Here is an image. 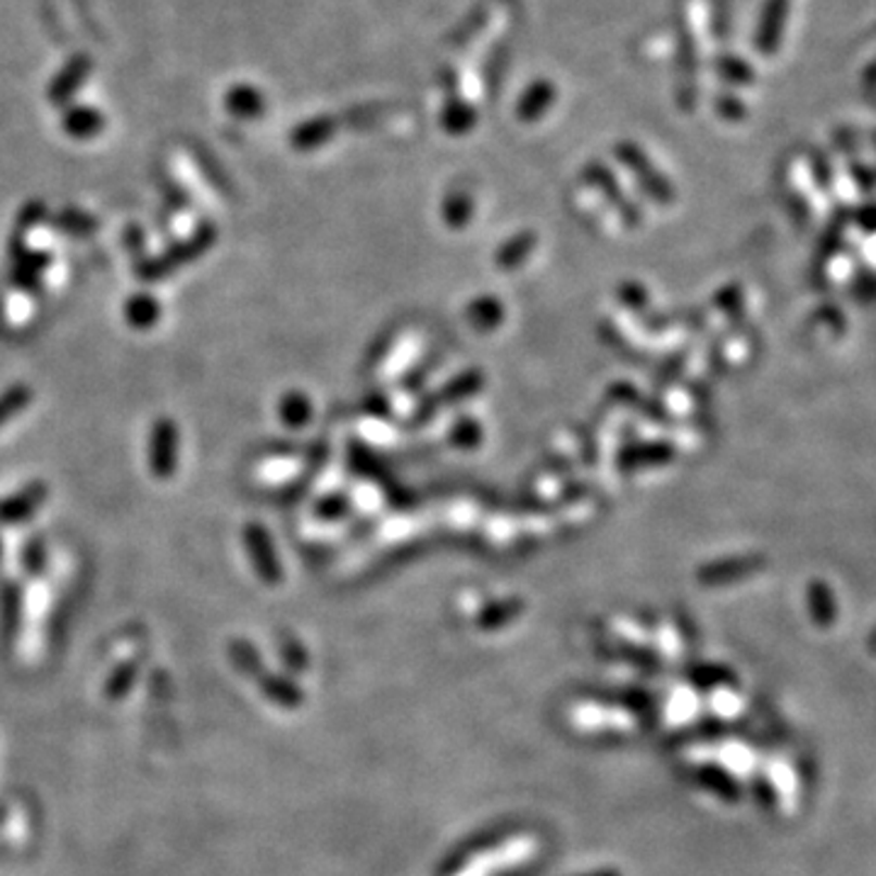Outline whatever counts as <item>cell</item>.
<instances>
[{
	"instance_id": "cell-1",
	"label": "cell",
	"mask_w": 876,
	"mask_h": 876,
	"mask_svg": "<svg viewBox=\"0 0 876 876\" xmlns=\"http://www.w3.org/2000/svg\"><path fill=\"white\" fill-rule=\"evenodd\" d=\"M217 241V231L213 227H203L198 229L193 237L180 241L178 246L168 249L166 254H158V256H151V258H142L137 264V276L147 280V283H156V280H164L170 274H176L180 266H188L198 261L200 256L205 254V251L213 246Z\"/></svg>"
},
{
	"instance_id": "cell-2",
	"label": "cell",
	"mask_w": 876,
	"mask_h": 876,
	"mask_svg": "<svg viewBox=\"0 0 876 876\" xmlns=\"http://www.w3.org/2000/svg\"><path fill=\"white\" fill-rule=\"evenodd\" d=\"M149 472L156 480H170L180 462V429L170 417H158L149 431Z\"/></svg>"
},
{
	"instance_id": "cell-3",
	"label": "cell",
	"mask_w": 876,
	"mask_h": 876,
	"mask_svg": "<svg viewBox=\"0 0 876 876\" xmlns=\"http://www.w3.org/2000/svg\"><path fill=\"white\" fill-rule=\"evenodd\" d=\"M244 548H246V556L251 560V566H254L258 580L270 584V587L280 584V580H283V568H280L278 550H276L274 538H270L266 526H261L258 521L246 523Z\"/></svg>"
},
{
	"instance_id": "cell-4",
	"label": "cell",
	"mask_w": 876,
	"mask_h": 876,
	"mask_svg": "<svg viewBox=\"0 0 876 876\" xmlns=\"http://www.w3.org/2000/svg\"><path fill=\"white\" fill-rule=\"evenodd\" d=\"M47 497H49L47 482H42V480L27 482L23 490H17L10 497L0 499V523H3V526H17V523L29 521L39 509L45 507Z\"/></svg>"
},
{
	"instance_id": "cell-5",
	"label": "cell",
	"mask_w": 876,
	"mask_h": 876,
	"mask_svg": "<svg viewBox=\"0 0 876 876\" xmlns=\"http://www.w3.org/2000/svg\"><path fill=\"white\" fill-rule=\"evenodd\" d=\"M533 850H536V842L531 838H521V840H513L509 845H502V848L492 850L487 854H482L475 862L470 864V869H475L480 874H487L490 869H497V867H509V864H517L529 860Z\"/></svg>"
},
{
	"instance_id": "cell-6",
	"label": "cell",
	"mask_w": 876,
	"mask_h": 876,
	"mask_svg": "<svg viewBox=\"0 0 876 876\" xmlns=\"http://www.w3.org/2000/svg\"><path fill=\"white\" fill-rule=\"evenodd\" d=\"M125 319L137 331L156 327L161 321V302L154 295H149V292H137V295L125 302Z\"/></svg>"
},
{
	"instance_id": "cell-7",
	"label": "cell",
	"mask_w": 876,
	"mask_h": 876,
	"mask_svg": "<svg viewBox=\"0 0 876 876\" xmlns=\"http://www.w3.org/2000/svg\"><path fill=\"white\" fill-rule=\"evenodd\" d=\"M35 392L25 382H15V385L5 388L0 392V427H5L8 421H13L17 415L33 405Z\"/></svg>"
},
{
	"instance_id": "cell-8",
	"label": "cell",
	"mask_w": 876,
	"mask_h": 876,
	"mask_svg": "<svg viewBox=\"0 0 876 876\" xmlns=\"http://www.w3.org/2000/svg\"><path fill=\"white\" fill-rule=\"evenodd\" d=\"M466 317L475 329L492 331L505 321V309L495 297H478L468 305Z\"/></svg>"
},
{
	"instance_id": "cell-9",
	"label": "cell",
	"mask_w": 876,
	"mask_h": 876,
	"mask_svg": "<svg viewBox=\"0 0 876 876\" xmlns=\"http://www.w3.org/2000/svg\"><path fill=\"white\" fill-rule=\"evenodd\" d=\"M533 246H536V237H533L531 231H521L519 237H513V239L507 241L505 246H499L497 256H495V264H497L502 270L519 268V266L523 264V261H526V258L531 256Z\"/></svg>"
},
{
	"instance_id": "cell-10",
	"label": "cell",
	"mask_w": 876,
	"mask_h": 876,
	"mask_svg": "<svg viewBox=\"0 0 876 876\" xmlns=\"http://www.w3.org/2000/svg\"><path fill=\"white\" fill-rule=\"evenodd\" d=\"M280 421L288 429H302L305 424H309L312 419V402L307 399V395H302V392H288V395L280 399Z\"/></svg>"
},
{
	"instance_id": "cell-11",
	"label": "cell",
	"mask_w": 876,
	"mask_h": 876,
	"mask_svg": "<svg viewBox=\"0 0 876 876\" xmlns=\"http://www.w3.org/2000/svg\"><path fill=\"white\" fill-rule=\"evenodd\" d=\"M523 611V604L521 599H505V601H497L487 607L485 611L480 613L478 619V626L482 631H497L502 626H507L509 621H513Z\"/></svg>"
},
{
	"instance_id": "cell-12",
	"label": "cell",
	"mask_w": 876,
	"mask_h": 876,
	"mask_svg": "<svg viewBox=\"0 0 876 876\" xmlns=\"http://www.w3.org/2000/svg\"><path fill=\"white\" fill-rule=\"evenodd\" d=\"M482 382H485V378H482V372H478V370L462 372V376L453 378V380L448 382V385L443 388L441 402H448V405H456V402L468 399V397L475 395V392L482 388Z\"/></svg>"
},
{
	"instance_id": "cell-13",
	"label": "cell",
	"mask_w": 876,
	"mask_h": 876,
	"mask_svg": "<svg viewBox=\"0 0 876 876\" xmlns=\"http://www.w3.org/2000/svg\"><path fill=\"white\" fill-rule=\"evenodd\" d=\"M787 0H772L767 15H764V27H762V35L758 42L764 49H772V45L777 42V33H782V25H784V15H787Z\"/></svg>"
},
{
	"instance_id": "cell-14",
	"label": "cell",
	"mask_w": 876,
	"mask_h": 876,
	"mask_svg": "<svg viewBox=\"0 0 876 876\" xmlns=\"http://www.w3.org/2000/svg\"><path fill=\"white\" fill-rule=\"evenodd\" d=\"M47 562H49V553H47L45 541L39 536L29 538L23 548V568L27 575H33V577L45 575Z\"/></svg>"
},
{
	"instance_id": "cell-15",
	"label": "cell",
	"mask_w": 876,
	"mask_h": 876,
	"mask_svg": "<svg viewBox=\"0 0 876 876\" xmlns=\"http://www.w3.org/2000/svg\"><path fill=\"white\" fill-rule=\"evenodd\" d=\"M482 441V429L475 419H458L450 429V443L458 448H475Z\"/></svg>"
},
{
	"instance_id": "cell-16",
	"label": "cell",
	"mask_w": 876,
	"mask_h": 876,
	"mask_svg": "<svg viewBox=\"0 0 876 876\" xmlns=\"http://www.w3.org/2000/svg\"><path fill=\"white\" fill-rule=\"evenodd\" d=\"M264 689L270 694V697H276L280 703H283V707H300V701H302V694L295 684H290L280 677H268L264 682Z\"/></svg>"
},
{
	"instance_id": "cell-17",
	"label": "cell",
	"mask_w": 876,
	"mask_h": 876,
	"mask_svg": "<svg viewBox=\"0 0 876 876\" xmlns=\"http://www.w3.org/2000/svg\"><path fill=\"white\" fill-rule=\"evenodd\" d=\"M231 658L239 664L244 672H258L261 670V660H258V652L249 646L244 640H237L234 646H231Z\"/></svg>"
},
{
	"instance_id": "cell-18",
	"label": "cell",
	"mask_w": 876,
	"mask_h": 876,
	"mask_svg": "<svg viewBox=\"0 0 876 876\" xmlns=\"http://www.w3.org/2000/svg\"><path fill=\"white\" fill-rule=\"evenodd\" d=\"M646 450H640V448H631L629 453H623L621 456V466L623 468H636L638 462L643 460V462H648V460H660V458H664V446H643Z\"/></svg>"
},
{
	"instance_id": "cell-19",
	"label": "cell",
	"mask_w": 876,
	"mask_h": 876,
	"mask_svg": "<svg viewBox=\"0 0 876 876\" xmlns=\"http://www.w3.org/2000/svg\"><path fill=\"white\" fill-rule=\"evenodd\" d=\"M346 509H348V502L341 495H334V497H327L325 502H321V505L317 507V513L325 519H339V517H344Z\"/></svg>"
},
{
	"instance_id": "cell-20",
	"label": "cell",
	"mask_w": 876,
	"mask_h": 876,
	"mask_svg": "<svg viewBox=\"0 0 876 876\" xmlns=\"http://www.w3.org/2000/svg\"><path fill=\"white\" fill-rule=\"evenodd\" d=\"M468 219H470V203H466V200L446 205V221H448V225L462 227Z\"/></svg>"
},
{
	"instance_id": "cell-21",
	"label": "cell",
	"mask_w": 876,
	"mask_h": 876,
	"mask_svg": "<svg viewBox=\"0 0 876 876\" xmlns=\"http://www.w3.org/2000/svg\"><path fill=\"white\" fill-rule=\"evenodd\" d=\"M283 658L290 664V668H295L297 672L305 670V652L297 646L295 640H285L283 643Z\"/></svg>"
},
{
	"instance_id": "cell-22",
	"label": "cell",
	"mask_w": 876,
	"mask_h": 876,
	"mask_svg": "<svg viewBox=\"0 0 876 876\" xmlns=\"http://www.w3.org/2000/svg\"><path fill=\"white\" fill-rule=\"evenodd\" d=\"M587 876H619V872H611V869H601V872H594Z\"/></svg>"
},
{
	"instance_id": "cell-23",
	"label": "cell",
	"mask_w": 876,
	"mask_h": 876,
	"mask_svg": "<svg viewBox=\"0 0 876 876\" xmlns=\"http://www.w3.org/2000/svg\"><path fill=\"white\" fill-rule=\"evenodd\" d=\"M0 558H3V538H0Z\"/></svg>"
}]
</instances>
